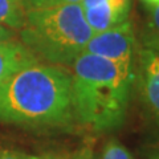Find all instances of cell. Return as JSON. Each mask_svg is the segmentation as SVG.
<instances>
[{"label":"cell","instance_id":"1","mask_svg":"<svg viewBox=\"0 0 159 159\" xmlns=\"http://www.w3.org/2000/svg\"><path fill=\"white\" fill-rule=\"evenodd\" d=\"M76 121L70 69L37 62L0 85V122L32 127H62Z\"/></svg>","mask_w":159,"mask_h":159},{"label":"cell","instance_id":"2","mask_svg":"<svg viewBox=\"0 0 159 159\" xmlns=\"http://www.w3.org/2000/svg\"><path fill=\"white\" fill-rule=\"evenodd\" d=\"M76 121L97 133L122 127L126 121L135 69L85 53L70 66Z\"/></svg>","mask_w":159,"mask_h":159},{"label":"cell","instance_id":"3","mask_svg":"<svg viewBox=\"0 0 159 159\" xmlns=\"http://www.w3.org/2000/svg\"><path fill=\"white\" fill-rule=\"evenodd\" d=\"M80 4H68L25 13L19 41L39 61L70 68L93 36Z\"/></svg>","mask_w":159,"mask_h":159},{"label":"cell","instance_id":"4","mask_svg":"<svg viewBox=\"0 0 159 159\" xmlns=\"http://www.w3.org/2000/svg\"><path fill=\"white\" fill-rule=\"evenodd\" d=\"M134 85L147 117L159 126V36L148 27L138 37Z\"/></svg>","mask_w":159,"mask_h":159},{"label":"cell","instance_id":"5","mask_svg":"<svg viewBox=\"0 0 159 159\" xmlns=\"http://www.w3.org/2000/svg\"><path fill=\"white\" fill-rule=\"evenodd\" d=\"M138 36L130 20L93 33L85 47V53L102 57L109 61L135 69Z\"/></svg>","mask_w":159,"mask_h":159},{"label":"cell","instance_id":"6","mask_svg":"<svg viewBox=\"0 0 159 159\" xmlns=\"http://www.w3.org/2000/svg\"><path fill=\"white\" fill-rule=\"evenodd\" d=\"M84 16L94 33L129 20L131 0H82Z\"/></svg>","mask_w":159,"mask_h":159},{"label":"cell","instance_id":"7","mask_svg":"<svg viewBox=\"0 0 159 159\" xmlns=\"http://www.w3.org/2000/svg\"><path fill=\"white\" fill-rule=\"evenodd\" d=\"M37 62L41 61H39V58L34 57L17 39L0 44V85L16 72Z\"/></svg>","mask_w":159,"mask_h":159},{"label":"cell","instance_id":"8","mask_svg":"<svg viewBox=\"0 0 159 159\" xmlns=\"http://www.w3.org/2000/svg\"><path fill=\"white\" fill-rule=\"evenodd\" d=\"M23 0H0V24L15 32L21 29L25 21Z\"/></svg>","mask_w":159,"mask_h":159},{"label":"cell","instance_id":"9","mask_svg":"<svg viewBox=\"0 0 159 159\" xmlns=\"http://www.w3.org/2000/svg\"><path fill=\"white\" fill-rule=\"evenodd\" d=\"M98 159H134L130 150L116 138H110L102 146Z\"/></svg>","mask_w":159,"mask_h":159},{"label":"cell","instance_id":"10","mask_svg":"<svg viewBox=\"0 0 159 159\" xmlns=\"http://www.w3.org/2000/svg\"><path fill=\"white\" fill-rule=\"evenodd\" d=\"M82 0H23V6L25 12H29L37 11V9L68 6V4H80Z\"/></svg>","mask_w":159,"mask_h":159},{"label":"cell","instance_id":"11","mask_svg":"<svg viewBox=\"0 0 159 159\" xmlns=\"http://www.w3.org/2000/svg\"><path fill=\"white\" fill-rule=\"evenodd\" d=\"M0 159H51L47 157H39L33 154H27L13 150H0Z\"/></svg>","mask_w":159,"mask_h":159},{"label":"cell","instance_id":"12","mask_svg":"<svg viewBox=\"0 0 159 159\" xmlns=\"http://www.w3.org/2000/svg\"><path fill=\"white\" fill-rule=\"evenodd\" d=\"M148 15V24L147 27L152 29L159 36V4L157 6H146Z\"/></svg>","mask_w":159,"mask_h":159},{"label":"cell","instance_id":"13","mask_svg":"<svg viewBox=\"0 0 159 159\" xmlns=\"http://www.w3.org/2000/svg\"><path fill=\"white\" fill-rule=\"evenodd\" d=\"M70 159H98V155L94 151V148L90 145H88L81 147L77 152H74Z\"/></svg>","mask_w":159,"mask_h":159},{"label":"cell","instance_id":"14","mask_svg":"<svg viewBox=\"0 0 159 159\" xmlns=\"http://www.w3.org/2000/svg\"><path fill=\"white\" fill-rule=\"evenodd\" d=\"M16 34H17V32H15V31H12V29H9V28L0 24V44L16 40Z\"/></svg>","mask_w":159,"mask_h":159},{"label":"cell","instance_id":"15","mask_svg":"<svg viewBox=\"0 0 159 159\" xmlns=\"http://www.w3.org/2000/svg\"><path fill=\"white\" fill-rule=\"evenodd\" d=\"M147 159H159V143L158 145H154L152 147L148 148Z\"/></svg>","mask_w":159,"mask_h":159},{"label":"cell","instance_id":"16","mask_svg":"<svg viewBox=\"0 0 159 159\" xmlns=\"http://www.w3.org/2000/svg\"><path fill=\"white\" fill-rule=\"evenodd\" d=\"M142 2H145L146 6H157V4H159V0H142Z\"/></svg>","mask_w":159,"mask_h":159}]
</instances>
